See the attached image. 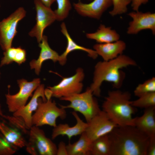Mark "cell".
<instances>
[{
	"instance_id": "cell-1",
	"label": "cell",
	"mask_w": 155,
	"mask_h": 155,
	"mask_svg": "<svg viewBox=\"0 0 155 155\" xmlns=\"http://www.w3.org/2000/svg\"><path fill=\"white\" fill-rule=\"evenodd\" d=\"M108 135L110 155H147L150 137L135 126H117Z\"/></svg>"
},
{
	"instance_id": "cell-2",
	"label": "cell",
	"mask_w": 155,
	"mask_h": 155,
	"mask_svg": "<svg viewBox=\"0 0 155 155\" xmlns=\"http://www.w3.org/2000/svg\"><path fill=\"white\" fill-rule=\"evenodd\" d=\"M137 65L133 59L122 54L109 61L98 62L95 66L92 82L89 87L93 95L100 96V87L104 81L112 83L116 88H121L125 77L121 69Z\"/></svg>"
},
{
	"instance_id": "cell-3",
	"label": "cell",
	"mask_w": 155,
	"mask_h": 155,
	"mask_svg": "<svg viewBox=\"0 0 155 155\" xmlns=\"http://www.w3.org/2000/svg\"><path fill=\"white\" fill-rule=\"evenodd\" d=\"M131 94L118 90L110 91L102 105V110L119 126H134L133 115L135 109L132 105Z\"/></svg>"
},
{
	"instance_id": "cell-4",
	"label": "cell",
	"mask_w": 155,
	"mask_h": 155,
	"mask_svg": "<svg viewBox=\"0 0 155 155\" xmlns=\"http://www.w3.org/2000/svg\"><path fill=\"white\" fill-rule=\"evenodd\" d=\"M93 95L90 87H88L82 93L61 98L60 100L69 101L70 103L67 105H59L65 109L71 108L74 111L80 113L88 123L101 110Z\"/></svg>"
},
{
	"instance_id": "cell-5",
	"label": "cell",
	"mask_w": 155,
	"mask_h": 155,
	"mask_svg": "<svg viewBox=\"0 0 155 155\" xmlns=\"http://www.w3.org/2000/svg\"><path fill=\"white\" fill-rule=\"evenodd\" d=\"M65 109L59 107L51 99L44 101L41 98L38 100L36 110L32 116V125L37 127L47 125L54 127L58 118L64 119L66 117Z\"/></svg>"
},
{
	"instance_id": "cell-6",
	"label": "cell",
	"mask_w": 155,
	"mask_h": 155,
	"mask_svg": "<svg viewBox=\"0 0 155 155\" xmlns=\"http://www.w3.org/2000/svg\"><path fill=\"white\" fill-rule=\"evenodd\" d=\"M28 140L25 147L26 152L32 155H56V144L46 135L39 127L32 125L29 129Z\"/></svg>"
},
{
	"instance_id": "cell-7",
	"label": "cell",
	"mask_w": 155,
	"mask_h": 155,
	"mask_svg": "<svg viewBox=\"0 0 155 155\" xmlns=\"http://www.w3.org/2000/svg\"><path fill=\"white\" fill-rule=\"evenodd\" d=\"M85 76L84 71L81 67L78 68L73 75L63 77L57 84L48 87L52 97L60 98L81 92L83 88L82 83Z\"/></svg>"
},
{
	"instance_id": "cell-8",
	"label": "cell",
	"mask_w": 155,
	"mask_h": 155,
	"mask_svg": "<svg viewBox=\"0 0 155 155\" xmlns=\"http://www.w3.org/2000/svg\"><path fill=\"white\" fill-rule=\"evenodd\" d=\"M19 90L16 94L11 95L9 90L5 94L6 103L8 111L13 113L24 106L33 91L40 84L39 78H35L31 82L22 79L17 80Z\"/></svg>"
},
{
	"instance_id": "cell-9",
	"label": "cell",
	"mask_w": 155,
	"mask_h": 155,
	"mask_svg": "<svg viewBox=\"0 0 155 155\" xmlns=\"http://www.w3.org/2000/svg\"><path fill=\"white\" fill-rule=\"evenodd\" d=\"M26 14L24 8L20 7L0 21V46L3 51L11 47L13 39L17 33L18 23Z\"/></svg>"
},
{
	"instance_id": "cell-10",
	"label": "cell",
	"mask_w": 155,
	"mask_h": 155,
	"mask_svg": "<svg viewBox=\"0 0 155 155\" xmlns=\"http://www.w3.org/2000/svg\"><path fill=\"white\" fill-rule=\"evenodd\" d=\"M34 2L36 11V22L28 34L31 37H35L39 43L42 39L44 30L56 20V17L54 11L50 7L45 6L39 0H34Z\"/></svg>"
},
{
	"instance_id": "cell-11",
	"label": "cell",
	"mask_w": 155,
	"mask_h": 155,
	"mask_svg": "<svg viewBox=\"0 0 155 155\" xmlns=\"http://www.w3.org/2000/svg\"><path fill=\"white\" fill-rule=\"evenodd\" d=\"M88 123L85 132L92 142L108 134L118 126L103 110H101Z\"/></svg>"
},
{
	"instance_id": "cell-12",
	"label": "cell",
	"mask_w": 155,
	"mask_h": 155,
	"mask_svg": "<svg viewBox=\"0 0 155 155\" xmlns=\"http://www.w3.org/2000/svg\"><path fill=\"white\" fill-rule=\"evenodd\" d=\"M128 15L132 19L129 23L127 33L135 34L143 30H150L155 34V13L143 12L138 11L131 12Z\"/></svg>"
},
{
	"instance_id": "cell-13",
	"label": "cell",
	"mask_w": 155,
	"mask_h": 155,
	"mask_svg": "<svg viewBox=\"0 0 155 155\" xmlns=\"http://www.w3.org/2000/svg\"><path fill=\"white\" fill-rule=\"evenodd\" d=\"M88 3L80 1L73 4L75 9L80 15L99 20L103 13L112 5V0H92Z\"/></svg>"
},
{
	"instance_id": "cell-14",
	"label": "cell",
	"mask_w": 155,
	"mask_h": 155,
	"mask_svg": "<svg viewBox=\"0 0 155 155\" xmlns=\"http://www.w3.org/2000/svg\"><path fill=\"white\" fill-rule=\"evenodd\" d=\"M44 85L40 84L35 90L29 102L13 113V116L22 119L28 129L32 126V113L37 108L39 98H41L44 101L47 100L44 94Z\"/></svg>"
},
{
	"instance_id": "cell-15",
	"label": "cell",
	"mask_w": 155,
	"mask_h": 155,
	"mask_svg": "<svg viewBox=\"0 0 155 155\" xmlns=\"http://www.w3.org/2000/svg\"><path fill=\"white\" fill-rule=\"evenodd\" d=\"M72 114L76 121V124L70 127L67 123L60 124L53 127L52 130L51 138L54 139L59 135H66L69 140L73 136L81 135L85 132L88 123L84 122L78 116L76 112L73 111Z\"/></svg>"
},
{
	"instance_id": "cell-16",
	"label": "cell",
	"mask_w": 155,
	"mask_h": 155,
	"mask_svg": "<svg viewBox=\"0 0 155 155\" xmlns=\"http://www.w3.org/2000/svg\"><path fill=\"white\" fill-rule=\"evenodd\" d=\"M38 46L40 51L38 58L36 60H32L30 63L31 69H34L35 73L38 75L40 73L42 64L44 61L51 60L55 63L59 61L60 59V55L49 46L46 36L43 35Z\"/></svg>"
},
{
	"instance_id": "cell-17",
	"label": "cell",
	"mask_w": 155,
	"mask_h": 155,
	"mask_svg": "<svg viewBox=\"0 0 155 155\" xmlns=\"http://www.w3.org/2000/svg\"><path fill=\"white\" fill-rule=\"evenodd\" d=\"M126 46L125 43L119 40L111 42L96 44L94 45L93 49L103 61H108L122 54Z\"/></svg>"
},
{
	"instance_id": "cell-18",
	"label": "cell",
	"mask_w": 155,
	"mask_h": 155,
	"mask_svg": "<svg viewBox=\"0 0 155 155\" xmlns=\"http://www.w3.org/2000/svg\"><path fill=\"white\" fill-rule=\"evenodd\" d=\"M155 106L145 109L143 114L134 118V125L149 137L155 136Z\"/></svg>"
},
{
	"instance_id": "cell-19",
	"label": "cell",
	"mask_w": 155,
	"mask_h": 155,
	"mask_svg": "<svg viewBox=\"0 0 155 155\" xmlns=\"http://www.w3.org/2000/svg\"><path fill=\"white\" fill-rule=\"evenodd\" d=\"M61 28V32L66 37L67 41V46L65 50L60 55V59L58 62L61 65H64L67 61V55L70 52L75 50L85 51L88 53L89 57L93 59H95L97 58L98 55L94 50L79 45L72 39L68 32L64 22L62 23Z\"/></svg>"
},
{
	"instance_id": "cell-20",
	"label": "cell",
	"mask_w": 155,
	"mask_h": 155,
	"mask_svg": "<svg viewBox=\"0 0 155 155\" xmlns=\"http://www.w3.org/2000/svg\"><path fill=\"white\" fill-rule=\"evenodd\" d=\"M86 36L87 38L94 40L100 44L115 42L119 40L120 37L116 30L103 24H100L96 32L87 33Z\"/></svg>"
},
{
	"instance_id": "cell-21",
	"label": "cell",
	"mask_w": 155,
	"mask_h": 155,
	"mask_svg": "<svg viewBox=\"0 0 155 155\" xmlns=\"http://www.w3.org/2000/svg\"><path fill=\"white\" fill-rule=\"evenodd\" d=\"M0 133L9 143L18 148L25 147L26 141L19 129L0 122Z\"/></svg>"
},
{
	"instance_id": "cell-22",
	"label": "cell",
	"mask_w": 155,
	"mask_h": 155,
	"mask_svg": "<svg viewBox=\"0 0 155 155\" xmlns=\"http://www.w3.org/2000/svg\"><path fill=\"white\" fill-rule=\"evenodd\" d=\"M92 142L85 132H84L77 141L66 145L68 155H90Z\"/></svg>"
},
{
	"instance_id": "cell-23",
	"label": "cell",
	"mask_w": 155,
	"mask_h": 155,
	"mask_svg": "<svg viewBox=\"0 0 155 155\" xmlns=\"http://www.w3.org/2000/svg\"><path fill=\"white\" fill-rule=\"evenodd\" d=\"M110 148L108 135H104L92 142L90 155H110Z\"/></svg>"
},
{
	"instance_id": "cell-24",
	"label": "cell",
	"mask_w": 155,
	"mask_h": 155,
	"mask_svg": "<svg viewBox=\"0 0 155 155\" xmlns=\"http://www.w3.org/2000/svg\"><path fill=\"white\" fill-rule=\"evenodd\" d=\"M132 105L134 107L145 109L155 106V92L149 93L132 101Z\"/></svg>"
},
{
	"instance_id": "cell-25",
	"label": "cell",
	"mask_w": 155,
	"mask_h": 155,
	"mask_svg": "<svg viewBox=\"0 0 155 155\" xmlns=\"http://www.w3.org/2000/svg\"><path fill=\"white\" fill-rule=\"evenodd\" d=\"M0 116L7 121L9 126L19 129L22 133H28V129L22 119L19 117L4 114L2 111L0 104Z\"/></svg>"
},
{
	"instance_id": "cell-26",
	"label": "cell",
	"mask_w": 155,
	"mask_h": 155,
	"mask_svg": "<svg viewBox=\"0 0 155 155\" xmlns=\"http://www.w3.org/2000/svg\"><path fill=\"white\" fill-rule=\"evenodd\" d=\"M57 7L54 11L56 20L63 21L68 16L71 8V5L69 0H56Z\"/></svg>"
},
{
	"instance_id": "cell-27",
	"label": "cell",
	"mask_w": 155,
	"mask_h": 155,
	"mask_svg": "<svg viewBox=\"0 0 155 155\" xmlns=\"http://www.w3.org/2000/svg\"><path fill=\"white\" fill-rule=\"evenodd\" d=\"M155 92V78L153 77L138 84L134 91L135 95L138 97L147 93Z\"/></svg>"
},
{
	"instance_id": "cell-28",
	"label": "cell",
	"mask_w": 155,
	"mask_h": 155,
	"mask_svg": "<svg viewBox=\"0 0 155 155\" xmlns=\"http://www.w3.org/2000/svg\"><path fill=\"white\" fill-rule=\"evenodd\" d=\"M112 0L113 8L109 12V13L111 16H114L124 13L127 12V6L129 5L127 0Z\"/></svg>"
},
{
	"instance_id": "cell-29",
	"label": "cell",
	"mask_w": 155,
	"mask_h": 155,
	"mask_svg": "<svg viewBox=\"0 0 155 155\" xmlns=\"http://www.w3.org/2000/svg\"><path fill=\"white\" fill-rule=\"evenodd\" d=\"M17 148L9 143L0 133V155H12Z\"/></svg>"
},
{
	"instance_id": "cell-30",
	"label": "cell",
	"mask_w": 155,
	"mask_h": 155,
	"mask_svg": "<svg viewBox=\"0 0 155 155\" xmlns=\"http://www.w3.org/2000/svg\"><path fill=\"white\" fill-rule=\"evenodd\" d=\"M18 47H10L4 51L3 56L2 58L0 63V67L8 65L14 62Z\"/></svg>"
},
{
	"instance_id": "cell-31",
	"label": "cell",
	"mask_w": 155,
	"mask_h": 155,
	"mask_svg": "<svg viewBox=\"0 0 155 155\" xmlns=\"http://www.w3.org/2000/svg\"><path fill=\"white\" fill-rule=\"evenodd\" d=\"M26 60V52L25 50L20 47H18L14 62L20 65L24 63Z\"/></svg>"
},
{
	"instance_id": "cell-32",
	"label": "cell",
	"mask_w": 155,
	"mask_h": 155,
	"mask_svg": "<svg viewBox=\"0 0 155 155\" xmlns=\"http://www.w3.org/2000/svg\"><path fill=\"white\" fill-rule=\"evenodd\" d=\"M147 155H155V136L150 137Z\"/></svg>"
},
{
	"instance_id": "cell-33",
	"label": "cell",
	"mask_w": 155,
	"mask_h": 155,
	"mask_svg": "<svg viewBox=\"0 0 155 155\" xmlns=\"http://www.w3.org/2000/svg\"><path fill=\"white\" fill-rule=\"evenodd\" d=\"M148 1V0H131V6L134 11H137L142 4H146Z\"/></svg>"
},
{
	"instance_id": "cell-34",
	"label": "cell",
	"mask_w": 155,
	"mask_h": 155,
	"mask_svg": "<svg viewBox=\"0 0 155 155\" xmlns=\"http://www.w3.org/2000/svg\"><path fill=\"white\" fill-rule=\"evenodd\" d=\"M57 155H68L66 145L64 142L59 143L57 147Z\"/></svg>"
},
{
	"instance_id": "cell-35",
	"label": "cell",
	"mask_w": 155,
	"mask_h": 155,
	"mask_svg": "<svg viewBox=\"0 0 155 155\" xmlns=\"http://www.w3.org/2000/svg\"><path fill=\"white\" fill-rule=\"evenodd\" d=\"M45 6L50 7L51 5L56 0H39Z\"/></svg>"
},
{
	"instance_id": "cell-36",
	"label": "cell",
	"mask_w": 155,
	"mask_h": 155,
	"mask_svg": "<svg viewBox=\"0 0 155 155\" xmlns=\"http://www.w3.org/2000/svg\"><path fill=\"white\" fill-rule=\"evenodd\" d=\"M131 0H127V2L129 4L131 3Z\"/></svg>"
},
{
	"instance_id": "cell-37",
	"label": "cell",
	"mask_w": 155,
	"mask_h": 155,
	"mask_svg": "<svg viewBox=\"0 0 155 155\" xmlns=\"http://www.w3.org/2000/svg\"><path fill=\"white\" fill-rule=\"evenodd\" d=\"M0 75H1V73L0 72Z\"/></svg>"
},
{
	"instance_id": "cell-38",
	"label": "cell",
	"mask_w": 155,
	"mask_h": 155,
	"mask_svg": "<svg viewBox=\"0 0 155 155\" xmlns=\"http://www.w3.org/2000/svg\"><path fill=\"white\" fill-rule=\"evenodd\" d=\"M90 0V1H92V0Z\"/></svg>"
},
{
	"instance_id": "cell-39",
	"label": "cell",
	"mask_w": 155,
	"mask_h": 155,
	"mask_svg": "<svg viewBox=\"0 0 155 155\" xmlns=\"http://www.w3.org/2000/svg\"><path fill=\"white\" fill-rule=\"evenodd\" d=\"M0 6H1V5H0Z\"/></svg>"
}]
</instances>
